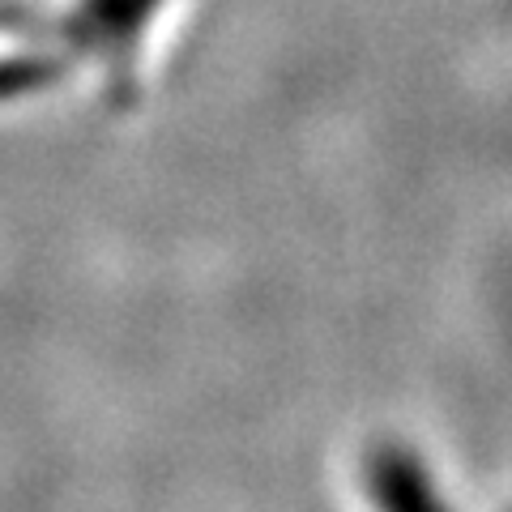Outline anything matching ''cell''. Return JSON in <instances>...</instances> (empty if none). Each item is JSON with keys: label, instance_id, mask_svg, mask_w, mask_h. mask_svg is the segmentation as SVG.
<instances>
[{"label": "cell", "instance_id": "cell-1", "mask_svg": "<svg viewBox=\"0 0 512 512\" xmlns=\"http://www.w3.org/2000/svg\"><path fill=\"white\" fill-rule=\"evenodd\" d=\"M359 478L376 512H453L427 461L402 440H380L367 448Z\"/></svg>", "mask_w": 512, "mask_h": 512}, {"label": "cell", "instance_id": "cell-3", "mask_svg": "<svg viewBox=\"0 0 512 512\" xmlns=\"http://www.w3.org/2000/svg\"><path fill=\"white\" fill-rule=\"evenodd\" d=\"M52 77V64H30V60H13V64H0V94H13V90H30Z\"/></svg>", "mask_w": 512, "mask_h": 512}, {"label": "cell", "instance_id": "cell-2", "mask_svg": "<svg viewBox=\"0 0 512 512\" xmlns=\"http://www.w3.org/2000/svg\"><path fill=\"white\" fill-rule=\"evenodd\" d=\"M154 5L158 0H86L73 18V35L99 52H124Z\"/></svg>", "mask_w": 512, "mask_h": 512}]
</instances>
